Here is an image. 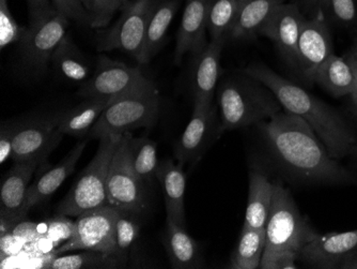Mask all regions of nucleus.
Returning a JSON list of instances; mask_svg holds the SVG:
<instances>
[{"instance_id":"obj_1","label":"nucleus","mask_w":357,"mask_h":269,"mask_svg":"<svg viewBox=\"0 0 357 269\" xmlns=\"http://www.w3.org/2000/svg\"><path fill=\"white\" fill-rule=\"evenodd\" d=\"M266 150L287 176L306 184L357 186V175L339 164L303 118L282 110L258 124Z\"/></svg>"},{"instance_id":"obj_2","label":"nucleus","mask_w":357,"mask_h":269,"mask_svg":"<svg viewBox=\"0 0 357 269\" xmlns=\"http://www.w3.org/2000/svg\"><path fill=\"white\" fill-rule=\"evenodd\" d=\"M244 72L270 88L284 110L296 114L310 124L334 159L351 156L357 136L334 108L266 66L250 65Z\"/></svg>"},{"instance_id":"obj_3","label":"nucleus","mask_w":357,"mask_h":269,"mask_svg":"<svg viewBox=\"0 0 357 269\" xmlns=\"http://www.w3.org/2000/svg\"><path fill=\"white\" fill-rule=\"evenodd\" d=\"M266 233L262 269L298 268L301 252L318 234L298 210L291 192L280 182H274Z\"/></svg>"},{"instance_id":"obj_4","label":"nucleus","mask_w":357,"mask_h":269,"mask_svg":"<svg viewBox=\"0 0 357 269\" xmlns=\"http://www.w3.org/2000/svg\"><path fill=\"white\" fill-rule=\"evenodd\" d=\"M216 101L224 131L258 126L282 112L272 90L244 71L227 76L218 84Z\"/></svg>"},{"instance_id":"obj_5","label":"nucleus","mask_w":357,"mask_h":269,"mask_svg":"<svg viewBox=\"0 0 357 269\" xmlns=\"http://www.w3.org/2000/svg\"><path fill=\"white\" fill-rule=\"evenodd\" d=\"M160 108V92L151 80L112 100L92 126L88 138L101 140L121 136L138 128H150L158 122Z\"/></svg>"},{"instance_id":"obj_6","label":"nucleus","mask_w":357,"mask_h":269,"mask_svg":"<svg viewBox=\"0 0 357 269\" xmlns=\"http://www.w3.org/2000/svg\"><path fill=\"white\" fill-rule=\"evenodd\" d=\"M121 136H107L100 140L99 148L93 159L80 173L67 196L57 205L56 212L58 215L78 217L88 210L109 205L106 182L112 156Z\"/></svg>"},{"instance_id":"obj_7","label":"nucleus","mask_w":357,"mask_h":269,"mask_svg":"<svg viewBox=\"0 0 357 269\" xmlns=\"http://www.w3.org/2000/svg\"><path fill=\"white\" fill-rule=\"evenodd\" d=\"M158 1L160 0H130V3L122 9L117 22L98 34V51L120 50L137 60L144 46L150 17Z\"/></svg>"},{"instance_id":"obj_8","label":"nucleus","mask_w":357,"mask_h":269,"mask_svg":"<svg viewBox=\"0 0 357 269\" xmlns=\"http://www.w3.org/2000/svg\"><path fill=\"white\" fill-rule=\"evenodd\" d=\"M128 133L120 138L112 156L106 182L107 202L116 210L142 215L148 208L147 194L130 160Z\"/></svg>"},{"instance_id":"obj_9","label":"nucleus","mask_w":357,"mask_h":269,"mask_svg":"<svg viewBox=\"0 0 357 269\" xmlns=\"http://www.w3.org/2000/svg\"><path fill=\"white\" fill-rule=\"evenodd\" d=\"M118 210L110 205L88 210L76 217L73 236L53 251L54 256L73 251L93 250L116 254Z\"/></svg>"},{"instance_id":"obj_10","label":"nucleus","mask_w":357,"mask_h":269,"mask_svg":"<svg viewBox=\"0 0 357 269\" xmlns=\"http://www.w3.org/2000/svg\"><path fill=\"white\" fill-rule=\"evenodd\" d=\"M69 21L56 9L39 19L29 21V26L19 43L22 58L28 67L36 71L46 69L54 52L67 35Z\"/></svg>"},{"instance_id":"obj_11","label":"nucleus","mask_w":357,"mask_h":269,"mask_svg":"<svg viewBox=\"0 0 357 269\" xmlns=\"http://www.w3.org/2000/svg\"><path fill=\"white\" fill-rule=\"evenodd\" d=\"M222 132L218 106L194 104L192 118L174 145V158L183 166L196 163Z\"/></svg>"},{"instance_id":"obj_12","label":"nucleus","mask_w":357,"mask_h":269,"mask_svg":"<svg viewBox=\"0 0 357 269\" xmlns=\"http://www.w3.org/2000/svg\"><path fill=\"white\" fill-rule=\"evenodd\" d=\"M138 68L130 67L124 62L107 56H100L94 73L80 88L78 94L84 99L90 98H117L134 88L149 83Z\"/></svg>"},{"instance_id":"obj_13","label":"nucleus","mask_w":357,"mask_h":269,"mask_svg":"<svg viewBox=\"0 0 357 269\" xmlns=\"http://www.w3.org/2000/svg\"><path fill=\"white\" fill-rule=\"evenodd\" d=\"M63 136L58 129L55 113L16 122L12 160L19 162L38 159L44 162L59 145Z\"/></svg>"},{"instance_id":"obj_14","label":"nucleus","mask_w":357,"mask_h":269,"mask_svg":"<svg viewBox=\"0 0 357 269\" xmlns=\"http://www.w3.org/2000/svg\"><path fill=\"white\" fill-rule=\"evenodd\" d=\"M41 163L43 162L38 159L14 162L13 166L3 177L0 190L1 237H5L27 215L28 184Z\"/></svg>"},{"instance_id":"obj_15","label":"nucleus","mask_w":357,"mask_h":269,"mask_svg":"<svg viewBox=\"0 0 357 269\" xmlns=\"http://www.w3.org/2000/svg\"><path fill=\"white\" fill-rule=\"evenodd\" d=\"M334 54L328 20L321 12L305 19L298 42V69L308 83H314L319 67Z\"/></svg>"},{"instance_id":"obj_16","label":"nucleus","mask_w":357,"mask_h":269,"mask_svg":"<svg viewBox=\"0 0 357 269\" xmlns=\"http://www.w3.org/2000/svg\"><path fill=\"white\" fill-rule=\"evenodd\" d=\"M305 17L298 6L280 3L271 13L259 31V36L268 38L278 46L282 57L296 67L298 66V42Z\"/></svg>"},{"instance_id":"obj_17","label":"nucleus","mask_w":357,"mask_h":269,"mask_svg":"<svg viewBox=\"0 0 357 269\" xmlns=\"http://www.w3.org/2000/svg\"><path fill=\"white\" fill-rule=\"evenodd\" d=\"M357 248V230L318 234L301 252L300 261L310 268H339L344 259Z\"/></svg>"},{"instance_id":"obj_18","label":"nucleus","mask_w":357,"mask_h":269,"mask_svg":"<svg viewBox=\"0 0 357 269\" xmlns=\"http://www.w3.org/2000/svg\"><path fill=\"white\" fill-rule=\"evenodd\" d=\"M225 40H211L200 53L195 55L192 70L194 104L213 106L220 75V56Z\"/></svg>"},{"instance_id":"obj_19","label":"nucleus","mask_w":357,"mask_h":269,"mask_svg":"<svg viewBox=\"0 0 357 269\" xmlns=\"http://www.w3.org/2000/svg\"><path fill=\"white\" fill-rule=\"evenodd\" d=\"M208 8L206 0H186L181 24L176 36L174 62L181 64L185 54L200 53L208 45Z\"/></svg>"},{"instance_id":"obj_20","label":"nucleus","mask_w":357,"mask_h":269,"mask_svg":"<svg viewBox=\"0 0 357 269\" xmlns=\"http://www.w3.org/2000/svg\"><path fill=\"white\" fill-rule=\"evenodd\" d=\"M156 178L162 186L165 200L167 220L186 228L185 198L186 175L183 164L166 159L158 163Z\"/></svg>"},{"instance_id":"obj_21","label":"nucleus","mask_w":357,"mask_h":269,"mask_svg":"<svg viewBox=\"0 0 357 269\" xmlns=\"http://www.w3.org/2000/svg\"><path fill=\"white\" fill-rule=\"evenodd\" d=\"M88 140L89 138H86L76 144L59 163L48 170L39 180L29 186L27 194L28 210L51 198L56 190L63 184L64 180L71 175L87 146Z\"/></svg>"},{"instance_id":"obj_22","label":"nucleus","mask_w":357,"mask_h":269,"mask_svg":"<svg viewBox=\"0 0 357 269\" xmlns=\"http://www.w3.org/2000/svg\"><path fill=\"white\" fill-rule=\"evenodd\" d=\"M163 245L172 268L194 269L206 266L199 245L188 235L186 228L166 221Z\"/></svg>"},{"instance_id":"obj_23","label":"nucleus","mask_w":357,"mask_h":269,"mask_svg":"<svg viewBox=\"0 0 357 269\" xmlns=\"http://www.w3.org/2000/svg\"><path fill=\"white\" fill-rule=\"evenodd\" d=\"M114 99L115 98H90L75 108L57 112L55 114L58 129L64 136L68 134L77 138L88 136L92 126Z\"/></svg>"},{"instance_id":"obj_24","label":"nucleus","mask_w":357,"mask_h":269,"mask_svg":"<svg viewBox=\"0 0 357 269\" xmlns=\"http://www.w3.org/2000/svg\"><path fill=\"white\" fill-rule=\"evenodd\" d=\"M274 182L268 180L264 170L252 168L250 172L248 198L244 226L266 228L272 206Z\"/></svg>"},{"instance_id":"obj_25","label":"nucleus","mask_w":357,"mask_h":269,"mask_svg":"<svg viewBox=\"0 0 357 269\" xmlns=\"http://www.w3.org/2000/svg\"><path fill=\"white\" fill-rule=\"evenodd\" d=\"M180 0H160L148 24L142 53L136 61L147 65L158 53L166 39L169 26L178 10Z\"/></svg>"},{"instance_id":"obj_26","label":"nucleus","mask_w":357,"mask_h":269,"mask_svg":"<svg viewBox=\"0 0 357 269\" xmlns=\"http://www.w3.org/2000/svg\"><path fill=\"white\" fill-rule=\"evenodd\" d=\"M355 82L356 78L350 62L347 58L335 54L323 62L314 76V83L336 98L350 96L354 89Z\"/></svg>"},{"instance_id":"obj_27","label":"nucleus","mask_w":357,"mask_h":269,"mask_svg":"<svg viewBox=\"0 0 357 269\" xmlns=\"http://www.w3.org/2000/svg\"><path fill=\"white\" fill-rule=\"evenodd\" d=\"M282 0H250L241 3L238 17L229 34V39L248 40L259 36L271 13Z\"/></svg>"},{"instance_id":"obj_28","label":"nucleus","mask_w":357,"mask_h":269,"mask_svg":"<svg viewBox=\"0 0 357 269\" xmlns=\"http://www.w3.org/2000/svg\"><path fill=\"white\" fill-rule=\"evenodd\" d=\"M51 62L58 75L68 81L86 82L91 71L87 58L69 35L64 36Z\"/></svg>"},{"instance_id":"obj_29","label":"nucleus","mask_w":357,"mask_h":269,"mask_svg":"<svg viewBox=\"0 0 357 269\" xmlns=\"http://www.w3.org/2000/svg\"><path fill=\"white\" fill-rule=\"evenodd\" d=\"M266 228L243 226L238 242L230 256L229 268H260L266 249Z\"/></svg>"},{"instance_id":"obj_30","label":"nucleus","mask_w":357,"mask_h":269,"mask_svg":"<svg viewBox=\"0 0 357 269\" xmlns=\"http://www.w3.org/2000/svg\"><path fill=\"white\" fill-rule=\"evenodd\" d=\"M126 262L114 253L84 250L70 256H53L44 267L51 269L120 268L126 266Z\"/></svg>"},{"instance_id":"obj_31","label":"nucleus","mask_w":357,"mask_h":269,"mask_svg":"<svg viewBox=\"0 0 357 269\" xmlns=\"http://www.w3.org/2000/svg\"><path fill=\"white\" fill-rule=\"evenodd\" d=\"M128 146L134 170L144 184H150L156 177L158 168L155 142L148 138H134L132 132H128Z\"/></svg>"},{"instance_id":"obj_32","label":"nucleus","mask_w":357,"mask_h":269,"mask_svg":"<svg viewBox=\"0 0 357 269\" xmlns=\"http://www.w3.org/2000/svg\"><path fill=\"white\" fill-rule=\"evenodd\" d=\"M206 8L211 40L227 41L240 10L238 0H206Z\"/></svg>"},{"instance_id":"obj_33","label":"nucleus","mask_w":357,"mask_h":269,"mask_svg":"<svg viewBox=\"0 0 357 269\" xmlns=\"http://www.w3.org/2000/svg\"><path fill=\"white\" fill-rule=\"evenodd\" d=\"M118 210L116 220V254L124 261L128 260L130 249L139 235L138 214Z\"/></svg>"},{"instance_id":"obj_34","label":"nucleus","mask_w":357,"mask_h":269,"mask_svg":"<svg viewBox=\"0 0 357 269\" xmlns=\"http://www.w3.org/2000/svg\"><path fill=\"white\" fill-rule=\"evenodd\" d=\"M91 28H105L117 12L122 11L130 0H82Z\"/></svg>"},{"instance_id":"obj_35","label":"nucleus","mask_w":357,"mask_h":269,"mask_svg":"<svg viewBox=\"0 0 357 269\" xmlns=\"http://www.w3.org/2000/svg\"><path fill=\"white\" fill-rule=\"evenodd\" d=\"M318 12L335 23L351 26L357 20L356 0H319Z\"/></svg>"},{"instance_id":"obj_36","label":"nucleus","mask_w":357,"mask_h":269,"mask_svg":"<svg viewBox=\"0 0 357 269\" xmlns=\"http://www.w3.org/2000/svg\"><path fill=\"white\" fill-rule=\"evenodd\" d=\"M26 28L20 25L12 15L8 0H0V46L5 49L10 44L20 43Z\"/></svg>"},{"instance_id":"obj_37","label":"nucleus","mask_w":357,"mask_h":269,"mask_svg":"<svg viewBox=\"0 0 357 269\" xmlns=\"http://www.w3.org/2000/svg\"><path fill=\"white\" fill-rule=\"evenodd\" d=\"M54 8L69 20L90 26V20L82 0H52Z\"/></svg>"},{"instance_id":"obj_38","label":"nucleus","mask_w":357,"mask_h":269,"mask_svg":"<svg viewBox=\"0 0 357 269\" xmlns=\"http://www.w3.org/2000/svg\"><path fill=\"white\" fill-rule=\"evenodd\" d=\"M75 232V222H72L66 216L58 215L57 218L50 220L45 238L52 240L53 242H67L73 236Z\"/></svg>"},{"instance_id":"obj_39","label":"nucleus","mask_w":357,"mask_h":269,"mask_svg":"<svg viewBox=\"0 0 357 269\" xmlns=\"http://www.w3.org/2000/svg\"><path fill=\"white\" fill-rule=\"evenodd\" d=\"M16 122H3L0 131V163L3 164L12 156Z\"/></svg>"},{"instance_id":"obj_40","label":"nucleus","mask_w":357,"mask_h":269,"mask_svg":"<svg viewBox=\"0 0 357 269\" xmlns=\"http://www.w3.org/2000/svg\"><path fill=\"white\" fill-rule=\"evenodd\" d=\"M27 3L29 8V21L39 19L55 9L50 0H27Z\"/></svg>"},{"instance_id":"obj_41","label":"nucleus","mask_w":357,"mask_h":269,"mask_svg":"<svg viewBox=\"0 0 357 269\" xmlns=\"http://www.w3.org/2000/svg\"><path fill=\"white\" fill-rule=\"evenodd\" d=\"M346 58L348 59V61L350 62L351 66H352L353 70H354L355 78H356L354 89H353L352 94H351L350 96L351 99H352L353 106H354L357 114V56L353 55L352 53L349 52V54L347 55Z\"/></svg>"},{"instance_id":"obj_42","label":"nucleus","mask_w":357,"mask_h":269,"mask_svg":"<svg viewBox=\"0 0 357 269\" xmlns=\"http://www.w3.org/2000/svg\"><path fill=\"white\" fill-rule=\"evenodd\" d=\"M340 269H357V248L353 251L352 253H350L346 259H344V262L342 263Z\"/></svg>"},{"instance_id":"obj_43","label":"nucleus","mask_w":357,"mask_h":269,"mask_svg":"<svg viewBox=\"0 0 357 269\" xmlns=\"http://www.w3.org/2000/svg\"><path fill=\"white\" fill-rule=\"evenodd\" d=\"M351 156L354 158L355 161H356L357 163V142L356 144H355L354 147H353L352 152H351Z\"/></svg>"},{"instance_id":"obj_44","label":"nucleus","mask_w":357,"mask_h":269,"mask_svg":"<svg viewBox=\"0 0 357 269\" xmlns=\"http://www.w3.org/2000/svg\"><path fill=\"white\" fill-rule=\"evenodd\" d=\"M350 53H352L353 55L357 56V39L355 40L354 44H353Z\"/></svg>"},{"instance_id":"obj_45","label":"nucleus","mask_w":357,"mask_h":269,"mask_svg":"<svg viewBox=\"0 0 357 269\" xmlns=\"http://www.w3.org/2000/svg\"><path fill=\"white\" fill-rule=\"evenodd\" d=\"M307 3H312V5L316 6L317 9H318L319 0H307Z\"/></svg>"},{"instance_id":"obj_46","label":"nucleus","mask_w":357,"mask_h":269,"mask_svg":"<svg viewBox=\"0 0 357 269\" xmlns=\"http://www.w3.org/2000/svg\"><path fill=\"white\" fill-rule=\"evenodd\" d=\"M248 1H250V0H238V3H240V5L241 3H248Z\"/></svg>"}]
</instances>
